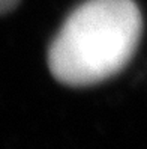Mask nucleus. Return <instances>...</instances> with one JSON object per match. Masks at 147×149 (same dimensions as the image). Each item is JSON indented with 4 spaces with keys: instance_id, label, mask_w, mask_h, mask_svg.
<instances>
[{
    "instance_id": "nucleus-1",
    "label": "nucleus",
    "mask_w": 147,
    "mask_h": 149,
    "mask_svg": "<svg viewBox=\"0 0 147 149\" xmlns=\"http://www.w3.org/2000/svg\"><path fill=\"white\" fill-rule=\"evenodd\" d=\"M141 27V12L132 0H89L68 17L51 42L50 71L74 87L101 83L128 65Z\"/></svg>"
},
{
    "instance_id": "nucleus-2",
    "label": "nucleus",
    "mask_w": 147,
    "mask_h": 149,
    "mask_svg": "<svg viewBox=\"0 0 147 149\" xmlns=\"http://www.w3.org/2000/svg\"><path fill=\"white\" fill-rule=\"evenodd\" d=\"M20 3V0H0V15L12 11Z\"/></svg>"
}]
</instances>
